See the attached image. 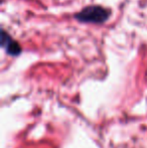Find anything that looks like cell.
<instances>
[{"label":"cell","mask_w":147,"mask_h":148,"mask_svg":"<svg viewBox=\"0 0 147 148\" xmlns=\"http://www.w3.org/2000/svg\"><path fill=\"white\" fill-rule=\"evenodd\" d=\"M110 16V11L99 5H92L85 7L75 14V18L82 22L90 23H103Z\"/></svg>","instance_id":"6da1fadb"},{"label":"cell","mask_w":147,"mask_h":148,"mask_svg":"<svg viewBox=\"0 0 147 148\" xmlns=\"http://www.w3.org/2000/svg\"><path fill=\"white\" fill-rule=\"evenodd\" d=\"M1 45L10 56H18L21 53V47L18 42L14 41L4 30L1 31Z\"/></svg>","instance_id":"7a4b0ae2"}]
</instances>
